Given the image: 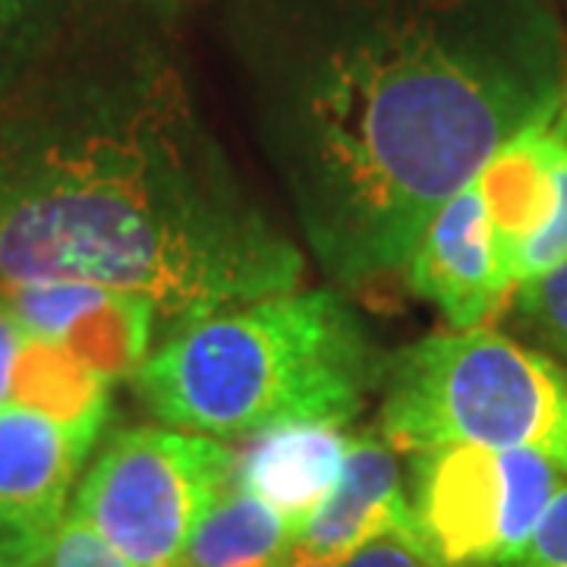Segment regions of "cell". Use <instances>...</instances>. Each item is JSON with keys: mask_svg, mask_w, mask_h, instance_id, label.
<instances>
[{"mask_svg": "<svg viewBox=\"0 0 567 567\" xmlns=\"http://www.w3.org/2000/svg\"><path fill=\"white\" fill-rule=\"evenodd\" d=\"M511 567H567V480L548 502L524 555Z\"/></svg>", "mask_w": 567, "mask_h": 567, "instance_id": "cell-19", "label": "cell"}, {"mask_svg": "<svg viewBox=\"0 0 567 567\" xmlns=\"http://www.w3.org/2000/svg\"><path fill=\"white\" fill-rule=\"evenodd\" d=\"M514 293L524 319L567 360V262L539 281L517 287Z\"/></svg>", "mask_w": 567, "mask_h": 567, "instance_id": "cell-17", "label": "cell"}, {"mask_svg": "<svg viewBox=\"0 0 567 567\" xmlns=\"http://www.w3.org/2000/svg\"><path fill=\"white\" fill-rule=\"evenodd\" d=\"M237 451L183 429H123L85 470L73 514L133 567H171L234 488Z\"/></svg>", "mask_w": 567, "mask_h": 567, "instance_id": "cell-5", "label": "cell"}, {"mask_svg": "<svg viewBox=\"0 0 567 567\" xmlns=\"http://www.w3.org/2000/svg\"><path fill=\"white\" fill-rule=\"evenodd\" d=\"M388 533H401L413 543L410 495L398 451L375 435L350 439L341 483L300 533L297 555L341 565Z\"/></svg>", "mask_w": 567, "mask_h": 567, "instance_id": "cell-9", "label": "cell"}, {"mask_svg": "<svg viewBox=\"0 0 567 567\" xmlns=\"http://www.w3.org/2000/svg\"><path fill=\"white\" fill-rule=\"evenodd\" d=\"M177 0H92L0 107V284L82 281L181 324L303 281L205 123Z\"/></svg>", "mask_w": 567, "mask_h": 567, "instance_id": "cell-2", "label": "cell"}, {"mask_svg": "<svg viewBox=\"0 0 567 567\" xmlns=\"http://www.w3.org/2000/svg\"><path fill=\"white\" fill-rule=\"evenodd\" d=\"M385 365L338 290L297 287L181 324L136 385L162 423L244 442L278 425H344L382 388Z\"/></svg>", "mask_w": 567, "mask_h": 567, "instance_id": "cell-3", "label": "cell"}, {"mask_svg": "<svg viewBox=\"0 0 567 567\" xmlns=\"http://www.w3.org/2000/svg\"><path fill=\"white\" fill-rule=\"evenodd\" d=\"M347 447L350 439L341 425L293 423L268 429L237 447L234 486L281 514L300 536L341 483Z\"/></svg>", "mask_w": 567, "mask_h": 567, "instance_id": "cell-10", "label": "cell"}, {"mask_svg": "<svg viewBox=\"0 0 567 567\" xmlns=\"http://www.w3.org/2000/svg\"><path fill=\"white\" fill-rule=\"evenodd\" d=\"M379 391L382 439L394 451H529L567 473V372L507 334H429L388 357Z\"/></svg>", "mask_w": 567, "mask_h": 567, "instance_id": "cell-4", "label": "cell"}, {"mask_svg": "<svg viewBox=\"0 0 567 567\" xmlns=\"http://www.w3.org/2000/svg\"><path fill=\"white\" fill-rule=\"evenodd\" d=\"M51 548V536L0 524V567H41Z\"/></svg>", "mask_w": 567, "mask_h": 567, "instance_id": "cell-22", "label": "cell"}, {"mask_svg": "<svg viewBox=\"0 0 567 567\" xmlns=\"http://www.w3.org/2000/svg\"><path fill=\"white\" fill-rule=\"evenodd\" d=\"M10 404L32 406L70 429L102 435L111 406V382H104L99 372L82 365L63 347L29 338L17 365Z\"/></svg>", "mask_w": 567, "mask_h": 567, "instance_id": "cell-13", "label": "cell"}, {"mask_svg": "<svg viewBox=\"0 0 567 567\" xmlns=\"http://www.w3.org/2000/svg\"><path fill=\"white\" fill-rule=\"evenodd\" d=\"M92 0H0V107L54 54Z\"/></svg>", "mask_w": 567, "mask_h": 567, "instance_id": "cell-15", "label": "cell"}, {"mask_svg": "<svg viewBox=\"0 0 567 567\" xmlns=\"http://www.w3.org/2000/svg\"><path fill=\"white\" fill-rule=\"evenodd\" d=\"M565 136L567 102L505 142L476 177L492 224L495 252L514 290H517V265L524 249L555 212V196H558L555 164Z\"/></svg>", "mask_w": 567, "mask_h": 567, "instance_id": "cell-11", "label": "cell"}, {"mask_svg": "<svg viewBox=\"0 0 567 567\" xmlns=\"http://www.w3.org/2000/svg\"><path fill=\"white\" fill-rule=\"evenodd\" d=\"M99 435L58 423L39 410H0V524L54 536L73 483Z\"/></svg>", "mask_w": 567, "mask_h": 567, "instance_id": "cell-8", "label": "cell"}, {"mask_svg": "<svg viewBox=\"0 0 567 567\" xmlns=\"http://www.w3.org/2000/svg\"><path fill=\"white\" fill-rule=\"evenodd\" d=\"M341 567H429V561L406 536L388 533L365 543L360 551H353L347 561H341Z\"/></svg>", "mask_w": 567, "mask_h": 567, "instance_id": "cell-20", "label": "cell"}, {"mask_svg": "<svg viewBox=\"0 0 567 567\" xmlns=\"http://www.w3.org/2000/svg\"><path fill=\"white\" fill-rule=\"evenodd\" d=\"M290 567H341V565H338V561H316V558H300V555H297V561H293Z\"/></svg>", "mask_w": 567, "mask_h": 567, "instance_id": "cell-23", "label": "cell"}, {"mask_svg": "<svg viewBox=\"0 0 567 567\" xmlns=\"http://www.w3.org/2000/svg\"><path fill=\"white\" fill-rule=\"evenodd\" d=\"M410 457L413 546L429 567H511L567 480L529 451L447 445Z\"/></svg>", "mask_w": 567, "mask_h": 567, "instance_id": "cell-6", "label": "cell"}, {"mask_svg": "<svg viewBox=\"0 0 567 567\" xmlns=\"http://www.w3.org/2000/svg\"><path fill=\"white\" fill-rule=\"evenodd\" d=\"M555 183H558L555 212H551L546 227L524 249L520 265H517V287L539 281L548 271H555L558 265L567 262V136L561 142V152H558V164H555Z\"/></svg>", "mask_w": 567, "mask_h": 567, "instance_id": "cell-16", "label": "cell"}, {"mask_svg": "<svg viewBox=\"0 0 567 567\" xmlns=\"http://www.w3.org/2000/svg\"><path fill=\"white\" fill-rule=\"evenodd\" d=\"M404 275L410 290L435 306L454 331L483 328L514 290L498 262L476 181L429 218Z\"/></svg>", "mask_w": 567, "mask_h": 567, "instance_id": "cell-7", "label": "cell"}, {"mask_svg": "<svg viewBox=\"0 0 567 567\" xmlns=\"http://www.w3.org/2000/svg\"><path fill=\"white\" fill-rule=\"evenodd\" d=\"M249 130L316 265L404 271L429 218L567 102L551 0H215Z\"/></svg>", "mask_w": 567, "mask_h": 567, "instance_id": "cell-1", "label": "cell"}, {"mask_svg": "<svg viewBox=\"0 0 567 567\" xmlns=\"http://www.w3.org/2000/svg\"><path fill=\"white\" fill-rule=\"evenodd\" d=\"M158 322V309L152 300L126 290H107L82 309V316L63 334L66 353L82 365L99 372L104 382L136 379L142 363L148 360L152 324Z\"/></svg>", "mask_w": 567, "mask_h": 567, "instance_id": "cell-14", "label": "cell"}, {"mask_svg": "<svg viewBox=\"0 0 567 567\" xmlns=\"http://www.w3.org/2000/svg\"><path fill=\"white\" fill-rule=\"evenodd\" d=\"M297 533L244 488H230L189 536L171 567H290Z\"/></svg>", "mask_w": 567, "mask_h": 567, "instance_id": "cell-12", "label": "cell"}, {"mask_svg": "<svg viewBox=\"0 0 567 567\" xmlns=\"http://www.w3.org/2000/svg\"><path fill=\"white\" fill-rule=\"evenodd\" d=\"M41 567H133L117 548L92 529L73 511H66L61 527L51 536V548Z\"/></svg>", "mask_w": 567, "mask_h": 567, "instance_id": "cell-18", "label": "cell"}, {"mask_svg": "<svg viewBox=\"0 0 567 567\" xmlns=\"http://www.w3.org/2000/svg\"><path fill=\"white\" fill-rule=\"evenodd\" d=\"M25 341H29V334L20 328L10 306L0 300V410L13 401V379H17V365H20Z\"/></svg>", "mask_w": 567, "mask_h": 567, "instance_id": "cell-21", "label": "cell"}]
</instances>
